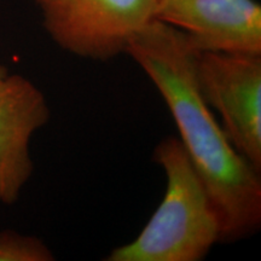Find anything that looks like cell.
I'll use <instances>...</instances> for the list:
<instances>
[{
    "label": "cell",
    "mask_w": 261,
    "mask_h": 261,
    "mask_svg": "<svg viewBox=\"0 0 261 261\" xmlns=\"http://www.w3.org/2000/svg\"><path fill=\"white\" fill-rule=\"evenodd\" d=\"M151 80L171 112L179 140L203 181L221 223V242L248 238L261 226L260 172L243 158L202 96L187 35L152 18L126 52Z\"/></svg>",
    "instance_id": "obj_1"
},
{
    "label": "cell",
    "mask_w": 261,
    "mask_h": 261,
    "mask_svg": "<svg viewBox=\"0 0 261 261\" xmlns=\"http://www.w3.org/2000/svg\"><path fill=\"white\" fill-rule=\"evenodd\" d=\"M154 160L166 175L161 203L135 240L108 261H200L221 242V223L203 181L177 137L162 139Z\"/></svg>",
    "instance_id": "obj_2"
},
{
    "label": "cell",
    "mask_w": 261,
    "mask_h": 261,
    "mask_svg": "<svg viewBox=\"0 0 261 261\" xmlns=\"http://www.w3.org/2000/svg\"><path fill=\"white\" fill-rule=\"evenodd\" d=\"M159 0H33L62 50L92 61L125 54L129 39L154 18Z\"/></svg>",
    "instance_id": "obj_3"
},
{
    "label": "cell",
    "mask_w": 261,
    "mask_h": 261,
    "mask_svg": "<svg viewBox=\"0 0 261 261\" xmlns=\"http://www.w3.org/2000/svg\"><path fill=\"white\" fill-rule=\"evenodd\" d=\"M196 77L233 148L261 171V56L198 52Z\"/></svg>",
    "instance_id": "obj_4"
},
{
    "label": "cell",
    "mask_w": 261,
    "mask_h": 261,
    "mask_svg": "<svg viewBox=\"0 0 261 261\" xmlns=\"http://www.w3.org/2000/svg\"><path fill=\"white\" fill-rule=\"evenodd\" d=\"M154 18L181 31L197 52L261 56L255 0H159Z\"/></svg>",
    "instance_id": "obj_5"
},
{
    "label": "cell",
    "mask_w": 261,
    "mask_h": 261,
    "mask_svg": "<svg viewBox=\"0 0 261 261\" xmlns=\"http://www.w3.org/2000/svg\"><path fill=\"white\" fill-rule=\"evenodd\" d=\"M50 107L42 91L19 74L0 81V204H11L31 179L33 136L48 122Z\"/></svg>",
    "instance_id": "obj_6"
},
{
    "label": "cell",
    "mask_w": 261,
    "mask_h": 261,
    "mask_svg": "<svg viewBox=\"0 0 261 261\" xmlns=\"http://www.w3.org/2000/svg\"><path fill=\"white\" fill-rule=\"evenodd\" d=\"M54 253L40 238L0 231V261H52Z\"/></svg>",
    "instance_id": "obj_7"
},
{
    "label": "cell",
    "mask_w": 261,
    "mask_h": 261,
    "mask_svg": "<svg viewBox=\"0 0 261 261\" xmlns=\"http://www.w3.org/2000/svg\"><path fill=\"white\" fill-rule=\"evenodd\" d=\"M8 74H9L8 69H6V68L4 67V65L0 64V81H2L3 79H5L6 75H8Z\"/></svg>",
    "instance_id": "obj_8"
}]
</instances>
